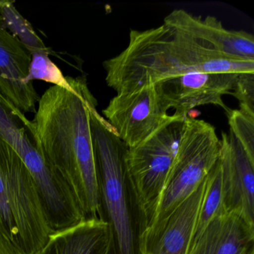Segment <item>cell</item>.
Listing matches in <instances>:
<instances>
[{"instance_id": "obj_1", "label": "cell", "mask_w": 254, "mask_h": 254, "mask_svg": "<svg viewBox=\"0 0 254 254\" xmlns=\"http://www.w3.org/2000/svg\"><path fill=\"white\" fill-rule=\"evenodd\" d=\"M74 80V91L47 89L26 127L47 164L69 187L84 218L105 220L90 125V108L97 101L85 78Z\"/></svg>"}, {"instance_id": "obj_2", "label": "cell", "mask_w": 254, "mask_h": 254, "mask_svg": "<svg viewBox=\"0 0 254 254\" xmlns=\"http://www.w3.org/2000/svg\"><path fill=\"white\" fill-rule=\"evenodd\" d=\"M105 81L117 94L192 72L254 73V61H242L209 50L161 25L131 30L127 47L105 61Z\"/></svg>"}, {"instance_id": "obj_3", "label": "cell", "mask_w": 254, "mask_h": 254, "mask_svg": "<svg viewBox=\"0 0 254 254\" xmlns=\"http://www.w3.org/2000/svg\"><path fill=\"white\" fill-rule=\"evenodd\" d=\"M90 108V125L97 163L104 218L111 226L114 254H139V220L126 167L127 147L96 109Z\"/></svg>"}, {"instance_id": "obj_4", "label": "cell", "mask_w": 254, "mask_h": 254, "mask_svg": "<svg viewBox=\"0 0 254 254\" xmlns=\"http://www.w3.org/2000/svg\"><path fill=\"white\" fill-rule=\"evenodd\" d=\"M221 140L210 123L190 116L184 121L178 151L164 190L139 242L155 236L169 217L206 179L219 158Z\"/></svg>"}, {"instance_id": "obj_5", "label": "cell", "mask_w": 254, "mask_h": 254, "mask_svg": "<svg viewBox=\"0 0 254 254\" xmlns=\"http://www.w3.org/2000/svg\"><path fill=\"white\" fill-rule=\"evenodd\" d=\"M186 118L171 115L155 133L126 151V172L139 217V234L157 209L178 151Z\"/></svg>"}, {"instance_id": "obj_6", "label": "cell", "mask_w": 254, "mask_h": 254, "mask_svg": "<svg viewBox=\"0 0 254 254\" xmlns=\"http://www.w3.org/2000/svg\"><path fill=\"white\" fill-rule=\"evenodd\" d=\"M0 165L19 247L24 254H35L53 231L32 175L17 152L1 136Z\"/></svg>"}, {"instance_id": "obj_7", "label": "cell", "mask_w": 254, "mask_h": 254, "mask_svg": "<svg viewBox=\"0 0 254 254\" xmlns=\"http://www.w3.org/2000/svg\"><path fill=\"white\" fill-rule=\"evenodd\" d=\"M154 84L117 94L102 111L104 118L127 148H133L155 133L171 115Z\"/></svg>"}, {"instance_id": "obj_8", "label": "cell", "mask_w": 254, "mask_h": 254, "mask_svg": "<svg viewBox=\"0 0 254 254\" xmlns=\"http://www.w3.org/2000/svg\"><path fill=\"white\" fill-rule=\"evenodd\" d=\"M239 74L189 72L154 85L165 106L174 110V115L186 118L194 108L207 105L220 107L227 113L230 108L223 96L231 94Z\"/></svg>"}, {"instance_id": "obj_9", "label": "cell", "mask_w": 254, "mask_h": 254, "mask_svg": "<svg viewBox=\"0 0 254 254\" xmlns=\"http://www.w3.org/2000/svg\"><path fill=\"white\" fill-rule=\"evenodd\" d=\"M163 25L209 50L239 60L254 61V35L226 29L216 17L177 9L165 17Z\"/></svg>"}, {"instance_id": "obj_10", "label": "cell", "mask_w": 254, "mask_h": 254, "mask_svg": "<svg viewBox=\"0 0 254 254\" xmlns=\"http://www.w3.org/2000/svg\"><path fill=\"white\" fill-rule=\"evenodd\" d=\"M220 140L223 209L254 226V162L230 132H222Z\"/></svg>"}, {"instance_id": "obj_11", "label": "cell", "mask_w": 254, "mask_h": 254, "mask_svg": "<svg viewBox=\"0 0 254 254\" xmlns=\"http://www.w3.org/2000/svg\"><path fill=\"white\" fill-rule=\"evenodd\" d=\"M32 56L0 24V91L22 112H36L40 97L32 82H26Z\"/></svg>"}, {"instance_id": "obj_12", "label": "cell", "mask_w": 254, "mask_h": 254, "mask_svg": "<svg viewBox=\"0 0 254 254\" xmlns=\"http://www.w3.org/2000/svg\"><path fill=\"white\" fill-rule=\"evenodd\" d=\"M187 254H254V226L222 209L191 242Z\"/></svg>"}, {"instance_id": "obj_13", "label": "cell", "mask_w": 254, "mask_h": 254, "mask_svg": "<svg viewBox=\"0 0 254 254\" xmlns=\"http://www.w3.org/2000/svg\"><path fill=\"white\" fill-rule=\"evenodd\" d=\"M206 181V178L180 205L158 233L139 242V254H188L204 194Z\"/></svg>"}, {"instance_id": "obj_14", "label": "cell", "mask_w": 254, "mask_h": 254, "mask_svg": "<svg viewBox=\"0 0 254 254\" xmlns=\"http://www.w3.org/2000/svg\"><path fill=\"white\" fill-rule=\"evenodd\" d=\"M35 254H114L111 226L101 218H85L53 232Z\"/></svg>"}, {"instance_id": "obj_15", "label": "cell", "mask_w": 254, "mask_h": 254, "mask_svg": "<svg viewBox=\"0 0 254 254\" xmlns=\"http://www.w3.org/2000/svg\"><path fill=\"white\" fill-rule=\"evenodd\" d=\"M0 24L15 37L30 54L38 52L51 55L31 23L17 11L14 2L5 0L0 11Z\"/></svg>"}, {"instance_id": "obj_16", "label": "cell", "mask_w": 254, "mask_h": 254, "mask_svg": "<svg viewBox=\"0 0 254 254\" xmlns=\"http://www.w3.org/2000/svg\"><path fill=\"white\" fill-rule=\"evenodd\" d=\"M222 209V178L221 166L218 160L206 178V188L192 241L200 236L209 221Z\"/></svg>"}, {"instance_id": "obj_17", "label": "cell", "mask_w": 254, "mask_h": 254, "mask_svg": "<svg viewBox=\"0 0 254 254\" xmlns=\"http://www.w3.org/2000/svg\"><path fill=\"white\" fill-rule=\"evenodd\" d=\"M31 56L32 62L26 82L41 80L69 91L75 90L74 78L64 76L60 68L50 59V54L38 52L32 53Z\"/></svg>"}, {"instance_id": "obj_18", "label": "cell", "mask_w": 254, "mask_h": 254, "mask_svg": "<svg viewBox=\"0 0 254 254\" xmlns=\"http://www.w3.org/2000/svg\"><path fill=\"white\" fill-rule=\"evenodd\" d=\"M230 133L250 160L254 162V115L240 109H229L226 113Z\"/></svg>"}, {"instance_id": "obj_19", "label": "cell", "mask_w": 254, "mask_h": 254, "mask_svg": "<svg viewBox=\"0 0 254 254\" xmlns=\"http://www.w3.org/2000/svg\"><path fill=\"white\" fill-rule=\"evenodd\" d=\"M230 95L239 102V109L254 115V73H239Z\"/></svg>"}, {"instance_id": "obj_20", "label": "cell", "mask_w": 254, "mask_h": 254, "mask_svg": "<svg viewBox=\"0 0 254 254\" xmlns=\"http://www.w3.org/2000/svg\"><path fill=\"white\" fill-rule=\"evenodd\" d=\"M0 254H24L10 238L0 232Z\"/></svg>"}, {"instance_id": "obj_21", "label": "cell", "mask_w": 254, "mask_h": 254, "mask_svg": "<svg viewBox=\"0 0 254 254\" xmlns=\"http://www.w3.org/2000/svg\"><path fill=\"white\" fill-rule=\"evenodd\" d=\"M4 2H5V0H0V11H1V8H2Z\"/></svg>"}]
</instances>
